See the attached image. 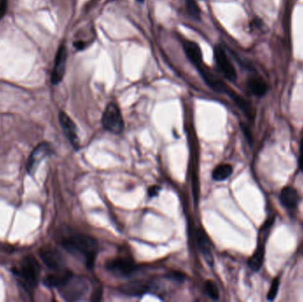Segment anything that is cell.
<instances>
[{"instance_id":"7","label":"cell","mask_w":303,"mask_h":302,"mask_svg":"<svg viewBox=\"0 0 303 302\" xmlns=\"http://www.w3.org/2000/svg\"><path fill=\"white\" fill-rule=\"evenodd\" d=\"M39 255L44 263L51 270L57 272L64 270V258L56 249L50 246L44 247L40 250Z\"/></svg>"},{"instance_id":"24","label":"cell","mask_w":303,"mask_h":302,"mask_svg":"<svg viewBox=\"0 0 303 302\" xmlns=\"http://www.w3.org/2000/svg\"><path fill=\"white\" fill-rule=\"evenodd\" d=\"M299 168L303 171V139L300 144V150H299Z\"/></svg>"},{"instance_id":"20","label":"cell","mask_w":303,"mask_h":302,"mask_svg":"<svg viewBox=\"0 0 303 302\" xmlns=\"http://www.w3.org/2000/svg\"><path fill=\"white\" fill-rule=\"evenodd\" d=\"M204 290H205V292L207 293V296H209L212 299H218L219 298V291H218V286L213 281L207 280L205 283Z\"/></svg>"},{"instance_id":"4","label":"cell","mask_w":303,"mask_h":302,"mask_svg":"<svg viewBox=\"0 0 303 302\" xmlns=\"http://www.w3.org/2000/svg\"><path fill=\"white\" fill-rule=\"evenodd\" d=\"M102 125L108 132L120 134L124 128V121L116 104L109 103L102 115Z\"/></svg>"},{"instance_id":"10","label":"cell","mask_w":303,"mask_h":302,"mask_svg":"<svg viewBox=\"0 0 303 302\" xmlns=\"http://www.w3.org/2000/svg\"><path fill=\"white\" fill-rule=\"evenodd\" d=\"M50 153L51 146L48 143L40 144L39 146L33 151L27 163V170L29 174L32 175L36 171V167L39 165L41 160Z\"/></svg>"},{"instance_id":"11","label":"cell","mask_w":303,"mask_h":302,"mask_svg":"<svg viewBox=\"0 0 303 302\" xmlns=\"http://www.w3.org/2000/svg\"><path fill=\"white\" fill-rule=\"evenodd\" d=\"M183 47L186 56L195 68H199L202 65L205 64L202 58V52L198 44L190 40H184Z\"/></svg>"},{"instance_id":"5","label":"cell","mask_w":303,"mask_h":302,"mask_svg":"<svg viewBox=\"0 0 303 302\" xmlns=\"http://www.w3.org/2000/svg\"><path fill=\"white\" fill-rule=\"evenodd\" d=\"M106 269L115 277H125L134 273L138 270V267L132 259L118 257L109 260L106 264Z\"/></svg>"},{"instance_id":"14","label":"cell","mask_w":303,"mask_h":302,"mask_svg":"<svg viewBox=\"0 0 303 302\" xmlns=\"http://www.w3.org/2000/svg\"><path fill=\"white\" fill-rule=\"evenodd\" d=\"M198 244H199L200 252L202 253L205 261L207 262V264H209L210 266H213L214 259H213V255H212L210 244L208 241L207 235L205 234L203 231H198Z\"/></svg>"},{"instance_id":"8","label":"cell","mask_w":303,"mask_h":302,"mask_svg":"<svg viewBox=\"0 0 303 302\" xmlns=\"http://www.w3.org/2000/svg\"><path fill=\"white\" fill-rule=\"evenodd\" d=\"M67 49L65 46H61L58 50L55 61H54V69L52 73V82L54 84H58L62 81L64 77L65 71H66V64H67Z\"/></svg>"},{"instance_id":"3","label":"cell","mask_w":303,"mask_h":302,"mask_svg":"<svg viewBox=\"0 0 303 302\" xmlns=\"http://www.w3.org/2000/svg\"><path fill=\"white\" fill-rule=\"evenodd\" d=\"M21 287L29 293L39 282L40 266L32 256H26L18 267L13 270Z\"/></svg>"},{"instance_id":"21","label":"cell","mask_w":303,"mask_h":302,"mask_svg":"<svg viewBox=\"0 0 303 302\" xmlns=\"http://www.w3.org/2000/svg\"><path fill=\"white\" fill-rule=\"evenodd\" d=\"M279 284H280V279L279 277H276L272 284H271L270 291L268 292L267 298L269 300H273L278 295V289H279Z\"/></svg>"},{"instance_id":"12","label":"cell","mask_w":303,"mask_h":302,"mask_svg":"<svg viewBox=\"0 0 303 302\" xmlns=\"http://www.w3.org/2000/svg\"><path fill=\"white\" fill-rule=\"evenodd\" d=\"M149 284L145 281H132L123 284L120 287V291L125 294L138 296L144 294L149 291Z\"/></svg>"},{"instance_id":"17","label":"cell","mask_w":303,"mask_h":302,"mask_svg":"<svg viewBox=\"0 0 303 302\" xmlns=\"http://www.w3.org/2000/svg\"><path fill=\"white\" fill-rule=\"evenodd\" d=\"M233 167L231 164H220L213 171V179L215 181H224L232 174Z\"/></svg>"},{"instance_id":"1","label":"cell","mask_w":303,"mask_h":302,"mask_svg":"<svg viewBox=\"0 0 303 302\" xmlns=\"http://www.w3.org/2000/svg\"><path fill=\"white\" fill-rule=\"evenodd\" d=\"M44 283L48 287L57 288L61 297L68 301L79 300L89 291V283L83 277L75 276L68 270H62L56 275L45 278Z\"/></svg>"},{"instance_id":"13","label":"cell","mask_w":303,"mask_h":302,"mask_svg":"<svg viewBox=\"0 0 303 302\" xmlns=\"http://www.w3.org/2000/svg\"><path fill=\"white\" fill-rule=\"evenodd\" d=\"M280 201L286 208H295L299 203V195L295 189L292 187H285L282 189L280 193Z\"/></svg>"},{"instance_id":"2","label":"cell","mask_w":303,"mask_h":302,"mask_svg":"<svg viewBox=\"0 0 303 302\" xmlns=\"http://www.w3.org/2000/svg\"><path fill=\"white\" fill-rule=\"evenodd\" d=\"M62 245L68 252L82 260L88 269H92L99 252V244L88 235L76 234L65 238Z\"/></svg>"},{"instance_id":"22","label":"cell","mask_w":303,"mask_h":302,"mask_svg":"<svg viewBox=\"0 0 303 302\" xmlns=\"http://www.w3.org/2000/svg\"><path fill=\"white\" fill-rule=\"evenodd\" d=\"M161 191V187L158 185H153L148 189V194L150 197H155L159 194V192Z\"/></svg>"},{"instance_id":"15","label":"cell","mask_w":303,"mask_h":302,"mask_svg":"<svg viewBox=\"0 0 303 302\" xmlns=\"http://www.w3.org/2000/svg\"><path fill=\"white\" fill-rule=\"evenodd\" d=\"M264 254H265V245L264 242H259L256 250L253 252V255L250 257L248 261V266L250 269L254 271H257L261 269L264 263Z\"/></svg>"},{"instance_id":"18","label":"cell","mask_w":303,"mask_h":302,"mask_svg":"<svg viewBox=\"0 0 303 302\" xmlns=\"http://www.w3.org/2000/svg\"><path fill=\"white\" fill-rule=\"evenodd\" d=\"M229 96L232 98V100L235 102L236 105L238 106V107L241 109V110L246 114V115H252V108H251V106H250L249 103L246 101L245 99H243L242 97L239 96L238 93H236L233 90H230L229 91L228 94Z\"/></svg>"},{"instance_id":"23","label":"cell","mask_w":303,"mask_h":302,"mask_svg":"<svg viewBox=\"0 0 303 302\" xmlns=\"http://www.w3.org/2000/svg\"><path fill=\"white\" fill-rule=\"evenodd\" d=\"M8 3L7 0H0V19L4 16L5 13L7 11Z\"/></svg>"},{"instance_id":"16","label":"cell","mask_w":303,"mask_h":302,"mask_svg":"<svg viewBox=\"0 0 303 302\" xmlns=\"http://www.w3.org/2000/svg\"><path fill=\"white\" fill-rule=\"evenodd\" d=\"M247 87L253 95L263 97L267 93L268 86L263 79L259 77H251L247 81Z\"/></svg>"},{"instance_id":"19","label":"cell","mask_w":303,"mask_h":302,"mask_svg":"<svg viewBox=\"0 0 303 302\" xmlns=\"http://www.w3.org/2000/svg\"><path fill=\"white\" fill-rule=\"evenodd\" d=\"M185 1H186V10L188 15L194 20L200 21L201 12L196 0H185Z\"/></svg>"},{"instance_id":"25","label":"cell","mask_w":303,"mask_h":302,"mask_svg":"<svg viewBox=\"0 0 303 302\" xmlns=\"http://www.w3.org/2000/svg\"><path fill=\"white\" fill-rule=\"evenodd\" d=\"M137 1H138V2H140V3L144 2V0H137Z\"/></svg>"},{"instance_id":"9","label":"cell","mask_w":303,"mask_h":302,"mask_svg":"<svg viewBox=\"0 0 303 302\" xmlns=\"http://www.w3.org/2000/svg\"><path fill=\"white\" fill-rule=\"evenodd\" d=\"M59 119H60L61 128L63 130L65 135L68 138L69 142L71 143L72 146H74L75 149H78L80 147V141L77 136L76 126L74 123V121H72L71 118L69 117L68 114H65L64 112L60 113Z\"/></svg>"},{"instance_id":"6","label":"cell","mask_w":303,"mask_h":302,"mask_svg":"<svg viewBox=\"0 0 303 302\" xmlns=\"http://www.w3.org/2000/svg\"><path fill=\"white\" fill-rule=\"evenodd\" d=\"M214 58L215 63L218 65L220 71L225 75V78L230 81H235L237 78V73L235 68L233 67L232 62L230 61L226 52L221 46H217L214 48Z\"/></svg>"}]
</instances>
